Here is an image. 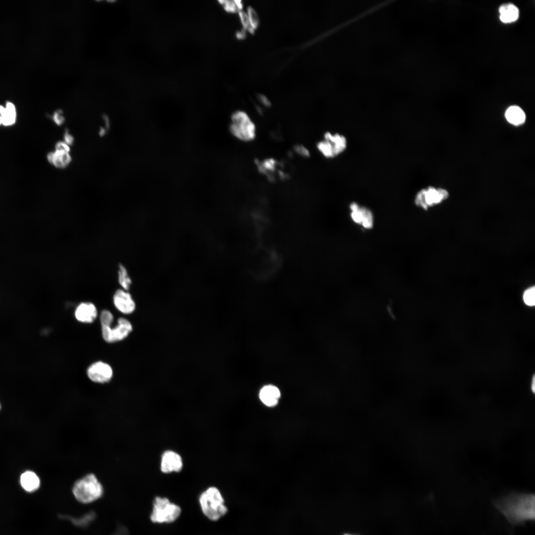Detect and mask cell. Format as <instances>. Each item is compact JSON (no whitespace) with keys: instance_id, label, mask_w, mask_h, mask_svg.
I'll list each match as a JSON object with an SVG mask.
<instances>
[{"instance_id":"obj_1","label":"cell","mask_w":535,"mask_h":535,"mask_svg":"<svg viewBox=\"0 0 535 535\" xmlns=\"http://www.w3.org/2000/svg\"><path fill=\"white\" fill-rule=\"evenodd\" d=\"M497 508L513 524L534 519V498L531 494L511 492L495 502Z\"/></svg>"},{"instance_id":"obj_2","label":"cell","mask_w":535,"mask_h":535,"mask_svg":"<svg viewBox=\"0 0 535 535\" xmlns=\"http://www.w3.org/2000/svg\"><path fill=\"white\" fill-rule=\"evenodd\" d=\"M104 487L98 476L89 472L77 479L72 486V492L76 499L83 503H89L101 498Z\"/></svg>"},{"instance_id":"obj_3","label":"cell","mask_w":535,"mask_h":535,"mask_svg":"<svg viewBox=\"0 0 535 535\" xmlns=\"http://www.w3.org/2000/svg\"><path fill=\"white\" fill-rule=\"evenodd\" d=\"M199 503L204 514L210 520H219L227 512L224 499L215 486H210L199 496Z\"/></svg>"},{"instance_id":"obj_4","label":"cell","mask_w":535,"mask_h":535,"mask_svg":"<svg viewBox=\"0 0 535 535\" xmlns=\"http://www.w3.org/2000/svg\"><path fill=\"white\" fill-rule=\"evenodd\" d=\"M229 130L235 137L244 142L252 141L256 135L255 123L243 111L238 110L232 114Z\"/></svg>"},{"instance_id":"obj_5","label":"cell","mask_w":535,"mask_h":535,"mask_svg":"<svg viewBox=\"0 0 535 535\" xmlns=\"http://www.w3.org/2000/svg\"><path fill=\"white\" fill-rule=\"evenodd\" d=\"M181 512L180 507L167 498L157 496L153 502L150 519L154 523H170L179 517Z\"/></svg>"},{"instance_id":"obj_6","label":"cell","mask_w":535,"mask_h":535,"mask_svg":"<svg viewBox=\"0 0 535 535\" xmlns=\"http://www.w3.org/2000/svg\"><path fill=\"white\" fill-rule=\"evenodd\" d=\"M347 147V140L343 135L338 133L326 132L323 139L318 142L317 147L319 152L325 158L336 157L345 151Z\"/></svg>"},{"instance_id":"obj_7","label":"cell","mask_w":535,"mask_h":535,"mask_svg":"<svg viewBox=\"0 0 535 535\" xmlns=\"http://www.w3.org/2000/svg\"><path fill=\"white\" fill-rule=\"evenodd\" d=\"M448 192L442 188L430 186L420 190L416 195L415 203L416 206L427 210L441 203L448 197Z\"/></svg>"},{"instance_id":"obj_8","label":"cell","mask_w":535,"mask_h":535,"mask_svg":"<svg viewBox=\"0 0 535 535\" xmlns=\"http://www.w3.org/2000/svg\"><path fill=\"white\" fill-rule=\"evenodd\" d=\"M116 325L112 328L110 325H101L104 339L108 343L121 341L126 338L133 330L131 322L127 319L120 318Z\"/></svg>"},{"instance_id":"obj_9","label":"cell","mask_w":535,"mask_h":535,"mask_svg":"<svg viewBox=\"0 0 535 535\" xmlns=\"http://www.w3.org/2000/svg\"><path fill=\"white\" fill-rule=\"evenodd\" d=\"M184 467L183 459L177 451L172 449L164 451L161 456L160 463V472L164 474L180 472Z\"/></svg>"},{"instance_id":"obj_10","label":"cell","mask_w":535,"mask_h":535,"mask_svg":"<svg viewBox=\"0 0 535 535\" xmlns=\"http://www.w3.org/2000/svg\"><path fill=\"white\" fill-rule=\"evenodd\" d=\"M87 375L93 382L104 384L108 382L112 378L113 371L107 363L98 361L91 364L88 368Z\"/></svg>"},{"instance_id":"obj_11","label":"cell","mask_w":535,"mask_h":535,"mask_svg":"<svg viewBox=\"0 0 535 535\" xmlns=\"http://www.w3.org/2000/svg\"><path fill=\"white\" fill-rule=\"evenodd\" d=\"M350 216L353 221L366 229H370L374 225L372 212L368 208L361 206L357 203L352 202L349 205Z\"/></svg>"},{"instance_id":"obj_12","label":"cell","mask_w":535,"mask_h":535,"mask_svg":"<svg viewBox=\"0 0 535 535\" xmlns=\"http://www.w3.org/2000/svg\"><path fill=\"white\" fill-rule=\"evenodd\" d=\"M115 307L124 314H130L134 312L136 304L131 295L123 289H117L113 296Z\"/></svg>"},{"instance_id":"obj_13","label":"cell","mask_w":535,"mask_h":535,"mask_svg":"<svg viewBox=\"0 0 535 535\" xmlns=\"http://www.w3.org/2000/svg\"><path fill=\"white\" fill-rule=\"evenodd\" d=\"M96 306L91 302H82L76 308L75 317L77 321L83 323L93 322L97 317Z\"/></svg>"},{"instance_id":"obj_14","label":"cell","mask_w":535,"mask_h":535,"mask_svg":"<svg viewBox=\"0 0 535 535\" xmlns=\"http://www.w3.org/2000/svg\"><path fill=\"white\" fill-rule=\"evenodd\" d=\"M259 396L261 400L265 405L273 407L277 404L280 397V392L277 387L268 385L261 389Z\"/></svg>"},{"instance_id":"obj_15","label":"cell","mask_w":535,"mask_h":535,"mask_svg":"<svg viewBox=\"0 0 535 535\" xmlns=\"http://www.w3.org/2000/svg\"><path fill=\"white\" fill-rule=\"evenodd\" d=\"M0 115L2 125L11 126L14 124L17 119V111L15 105L9 101L6 102L4 106L0 105Z\"/></svg>"},{"instance_id":"obj_16","label":"cell","mask_w":535,"mask_h":535,"mask_svg":"<svg viewBox=\"0 0 535 535\" xmlns=\"http://www.w3.org/2000/svg\"><path fill=\"white\" fill-rule=\"evenodd\" d=\"M48 161L55 167L59 168L66 167L71 161V157L68 152L55 151L47 155Z\"/></svg>"},{"instance_id":"obj_17","label":"cell","mask_w":535,"mask_h":535,"mask_svg":"<svg viewBox=\"0 0 535 535\" xmlns=\"http://www.w3.org/2000/svg\"><path fill=\"white\" fill-rule=\"evenodd\" d=\"M20 484L23 488L28 492H33L39 488L40 480L33 472L26 471L20 477Z\"/></svg>"},{"instance_id":"obj_18","label":"cell","mask_w":535,"mask_h":535,"mask_svg":"<svg viewBox=\"0 0 535 535\" xmlns=\"http://www.w3.org/2000/svg\"><path fill=\"white\" fill-rule=\"evenodd\" d=\"M500 20L505 23L515 21L519 17V11L516 6L512 3H506L499 8Z\"/></svg>"},{"instance_id":"obj_19","label":"cell","mask_w":535,"mask_h":535,"mask_svg":"<svg viewBox=\"0 0 535 535\" xmlns=\"http://www.w3.org/2000/svg\"><path fill=\"white\" fill-rule=\"evenodd\" d=\"M505 117L509 122L516 125L523 123L526 118L524 111L516 106H511L507 109Z\"/></svg>"},{"instance_id":"obj_20","label":"cell","mask_w":535,"mask_h":535,"mask_svg":"<svg viewBox=\"0 0 535 535\" xmlns=\"http://www.w3.org/2000/svg\"><path fill=\"white\" fill-rule=\"evenodd\" d=\"M95 512L90 511L79 517L62 516V518L68 520L76 527L84 528L90 525L95 520Z\"/></svg>"},{"instance_id":"obj_21","label":"cell","mask_w":535,"mask_h":535,"mask_svg":"<svg viewBox=\"0 0 535 535\" xmlns=\"http://www.w3.org/2000/svg\"><path fill=\"white\" fill-rule=\"evenodd\" d=\"M118 281L123 290L125 291H128L132 283L131 279L126 268L122 264H119L118 266Z\"/></svg>"},{"instance_id":"obj_22","label":"cell","mask_w":535,"mask_h":535,"mask_svg":"<svg viewBox=\"0 0 535 535\" xmlns=\"http://www.w3.org/2000/svg\"><path fill=\"white\" fill-rule=\"evenodd\" d=\"M225 11L229 12H239L242 10V3L239 0H222L218 1Z\"/></svg>"},{"instance_id":"obj_23","label":"cell","mask_w":535,"mask_h":535,"mask_svg":"<svg viewBox=\"0 0 535 535\" xmlns=\"http://www.w3.org/2000/svg\"><path fill=\"white\" fill-rule=\"evenodd\" d=\"M523 299L525 304L530 307L535 305V286L531 287L526 289L524 292Z\"/></svg>"},{"instance_id":"obj_24","label":"cell","mask_w":535,"mask_h":535,"mask_svg":"<svg viewBox=\"0 0 535 535\" xmlns=\"http://www.w3.org/2000/svg\"><path fill=\"white\" fill-rule=\"evenodd\" d=\"M246 12L249 18L251 26L254 31L259 24V19L258 13L254 8L252 7H248L247 9Z\"/></svg>"},{"instance_id":"obj_25","label":"cell","mask_w":535,"mask_h":535,"mask_svg":"<svg viewBox=\"0 0 535 535\" xmlns=\"http://www.w3.org/2000/svg\"><path fill=\"white\" fill-rule=\"evenodd\" d=\"M238 14L240 22L241 23L244 30L248 31L249 32L254 31L251 26L246 11L244 10H241L238 12Z\"/></svg>"},{"instance_id":"obj_26","label":"cell","mask_w":535,"mask_h":535,"mask_svg":"<svg viewBox=\"0 0 535 535\" xmlns=\"http://www.w3.org/2000/svg\"><path fill=\"white\" fill-rule=\"evenodd\" d=\"M101 325H110L113 321L112 313L108 310H103L100 315Z\"/></svg>"},{"instance_id":"obj_27","label":"cell","mask_w":535,"mask_h":535,"mask_svg":"<svg viewBox=\"0 0 535 535\" xmlns=\"http://www.w3.org/2000/svg\"><path fill=\"white\" fill-rule=\"evenodd\" d=\"M295 151L299 155L303 157H309L310 152L309 150L302 145H297L294 147Z\"/></svg>"},{"instance_id":"obj_28","label":"cell","mask_w":535,"mask_h":535,"mask_svg":"<svg viewBox=\"0 0 535 535\" xmlns=\"http://www.w3.org/2000/svg\"><path fill=\"white\" fill-rule=\"evenodd\" d=\"M53 119L57 125H61L64 121L62 111L60 110L55 111L53 114Z\"/></svg>"},{"instance_id":"obj_29","label":"cell","mask_w":535,"mask_h":535,"mask_svg":"<svg viewBox=\"0 0 535 535\" xmlns=\"http://www.w3.org/2000/svg\"><path fill=\"white\" fill-rule=\"evenodd\" d=\"M55 151H64L68 153L70 151L69 146L64 142L62 141L56 143L55 145Z\"/></svg>"},{"instance_id":"obj_30","label":"cell","mask_w":535,"mask_h":535,"mask_svg":"<svg viewBox=\"0 0 535 535\" xmlns=\"http://www.w3.org/2000/svg\"><path fill=\"white\" fill-rule=\"evenodd\" d=\"M64 142L69 145H71L73 143L74 138L73 136L68 133V130H66L64 135Z\"/></svg>"},{"instance_id":"obj_31","label":"cell","mask_w":535,"mask_h":535,"mask_svg":"<svg viewBox=\"0 0 535 535\" xmlns=\"http://www.w3.org/2000/svg\"><path fill=\"white\" fill-rule=\"evenodd\" d=\"M259 99L260 100V102L265 106H268L269 105V101L264 95H259Z\"/></svg>"},{"instance_id":"obj_32","label":"cell","mask_w":535,"mask_h":535,"mask_svg":"<svg viewBox=\"0 0 535 535\" xmlns=\"http://www.w3.org/2000/svg\"><path fill=\"white\" fill-rule=\"evenodd\" d=\"M535 375H534L533 377L532 382V390H533V391L534 392H535Z\"/></svg>"},{"instance_id":"obj_33","label":"cell","mask_w":535,"mask_h":535,"mask_svg":"<svg viewBox=\"0 0 535 535\" xmlns=\"http://www.w3.org/2000/svg\"><path fill=\"white\" fill-rule=\"evenodd\" d=\"M106 133V130L103 128H101L99 134L100 136H104Z\"/></svg>"},{"instance_id":"obj_34","label":"cell","mask_w":535,"mask_h":535,"mask_svg":"<svg viewBox=\"0 0 535 535\" xmlns=\"http://www.w3.org/2000/svg\"><path fill=\"white\" fill-rule=\"evenodd\" d=\"M104 119L105 120V122H106L107 128H108L109 127V125L108 118H107V116H105Z\"/></svg>"},{"instance_id":"obj_35","label":"cell","mask_w":535,"mask_h":535,"mask_svg":"<svg viewBox=\"0 0 535 535\" xmlns=\"http://www.w3.org/2000/svg\"><path fill=\"white\" fill-rule=\"evenodd\" d=\"M0 125H2V121H1V118L0 115Z\"/></svg>"},{"instance_id":"obj_36","label":"cell","mask_w":535,"mask_h":535,"mask_svg":"<svg viewBox=\"0 0 535 535\" xmlns=\"http://www.w3.org/2000/svg\"><path fill=\"white\" fill-rule=\"evenodd\" d=\"M352 535L346 534V535Z\"/></svg>"},{"instance_id":"obj_37","label":"cell","mask_w":535,"mask_h":535,"mask_svg":"<svg viewBox=\"0 0 535 535\" xmlns=\"http://www.w3.org/2000/svg\"></svg>"}]
</instances>
